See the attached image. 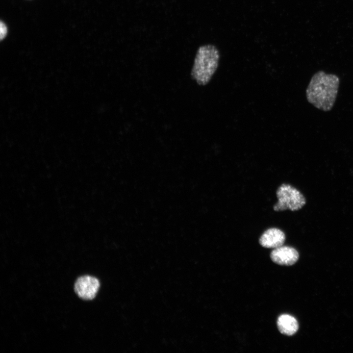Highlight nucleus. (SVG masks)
I'll return each mask as SVG.
<instances>
[{
  "label": "nucleus",
  "mask_w": 353,
  "mask_h": 353,
  "mask_svg": "<svg viewBox=\"0 0 353 353\" xmlns=\"http://www.w3.org/2000/svg\"><path fill=\"white\" fill-rule=\"evenodd\" d=\"M220 59L217 48L212 45H205L198 49L191 71L192 78L200 85H205L215 73Z\"/></svg>",
  "instance_id": "obj_2"
},
{
  "label": "nucleus",
  "mask_w": 353,
  "mask_h": 353,
  "mask_svg": "<svg viewBox=\"0 0 353 353\" xmlns=\"http://www.w3.org/2000/svg\"><path fill=\"white\" fill-rule=\"evenodd\" d=\"M285 234L281 229L273 227L266 230L259 239V243L266 248L275 249L283 245Z\"/></svg>",
  "instance_id": "obj_6"
},
{
  "label": "nucleus",
  "mask_w": 353,
  "mask_h": 353,
  "mask_svg": "<svg viewBox=\"0 0 353 353\" xmlns=\"http://www.w3.org/2000/svg\"><path fill=\"white\" fill-rule=\"evenodd\" d=\"M7 33V28L4 23L1 21L0 23V40L5 38Z\"/></svg>",
  "instance_id": "obj_8"
},
{
  "label": "nucleus",
  "mask_w": 353,
  "mask_h": 353,
  "mask_svg": "<svg viewBox=\"0 0 353 353\" xmlns=\"http://www.w3.org/2000/svg\"><path fill=\"white\" fill-rule=\"evenodd\" d=\"M340 84L339 77L335 74L323 71L315 73L306 89L307 101L323 111H330L337 98Z\"/></svg>",
  "instance_id": "obj_1"
},
{
  "label": "nucleus",
  "mask_w": 353,
  "mask_h": 353,
  "mask_svg": "<svg viewBox=\"0 0 353 353\" xmlns=\"http://www.w3.org/2000/svg\"><path fill=\"white\" fill-rule=\"evenodd\" d=\"M270 257L277 264L291 266L298 260L299 254L294 248L282 245L274 249L271 252Z\"/></svg>",
  "instance_id": "obj_5"
},
{
  "label": "nucleus",
  "mask_w": 353,
  "mask_h": 353,
  "mask_svg": "<svg viewBox=\"0 0 353 353\" xmlns=\"http://www.w3.org/2000/svg\"><path fill=\"white\" fill-rule=\"evenodd\" d=\"M276 196L277 202L273 206L276 211H297L306 203V199L303 194L290 184H281L276 191Z\"/></svg>",
  "instance_id": "obj_3"
},
{
  "label": "nucleus",
  "mask_w": 353,
  "mask_h": 353,
  "mask_svg": "<svg viewBox=\"0 0 353 353\" xmlns=\"http://www.w3.org/2000/svg\"><path fill=\"white\" fill-rule=\"evenodd\" d=\"M278 329L281 334L292 336L299 329V324L295 318L288 314L281 315L277 320Z\"/></svg>",
  "instance_id": "obj_7"
},
{
  "label": "nucleus",
  "mask_w": 353,
  "mask_h": 353,
  "mask_svg": "<svg viewBox=\"0 0 353 353\" xmlns=\"http://www.w3.org/2000/svg\"><path fill=\"white\" fill-rule=\"evenodd\" d=\"M100 283L95 277L83 276L78 277L75 283V291L80 298L91 300L96 296Z\"/></svg>",
  "instance_id": "obj_4"
}]
</instances>
